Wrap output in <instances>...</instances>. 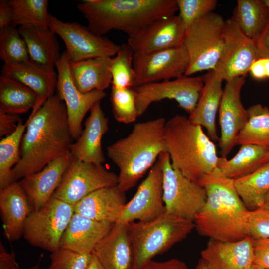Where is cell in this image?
<instances>
[{
    "mask_svg": "<svg viewBox=\"0 0 269 269\" xmlns=\"http://www.w3.org/2000/svg\"><path fill=\"white\" fill-rule=\"evenodd\" d=\"M84 125L79 137L71 144L70 152L78 160L102 165L105 162L102 139L108 130V118L105 115L100 101L92 107Z\"/></svg>",
    "mask_w": 269,
    "mask_h": 269,
    "instance_id": "cell-20",
    "label": "cell"
},
{
    "mask_svg": "<svg viewBox=\"0 0 269 269\" xmlns=\"http://www.w3.org/2000/svg\"><path fill=\"white\" fill-rule=\"evenodd\" d=\"M246 76L226 81L219 109L222 157H226L236 145V138L248 120V113L241 100V91Z\"/></svg>",
    "mask_w": 269,
    "mask_h": 269,
    "instance_id": "cell-17",
    "label": "cell"
},
{
    "mask_svg": "<svg viewBox=\"0 0 269 269\" xmlns=\"http://www.w3.org/2000/svg\"><path fill=\"white\" fill-rule=\"evenodd\" d=\"M125 204V193L117 186H110L88 195L74 206V210L92 220L115 224Z\"/></svg>",
    "mask_w": 269,
    "mask_h": 269,
    "instance_id": "cell-26",
    "label": "cell"
},
{
    "mask_svg": "<svg viewBox=\"0 0 269 269\" xmlns=\"http://www.w3.org/2000/svg\"><path fill=\"white\" fill-rule=\"evenodd\" d=\"M234 182L239 195L249 210L262 206L269 191V162L251 173L234 179Z\"/></svg>",
    "mask_w": 269,
    "mask_h": 269,
    "instance_id": "cell-33",
    "label": "cell"
},
{
    "mask_svg": "<svg viewBox=\"0 0 269 269\" xmlns=\"http://www.w3.org/2000/svg\"><path fill=\"white\" fill-rule=\"evenodd\" d=\"M74 158L70 152L67 153L19 182L34 211L39 209L51 199Z\"/></svg>",
    "mask_w": 269,
    "mask_h": 269,
    "instance_id": "cell-19",
    "label": "cell"
},
{
    "mask_svg": "<svg viewBox=\"0 0 269 269\" xmlns=\"http://www.w3.org/2000/svg\"><path fill=\"white\" fill-rule=\"evenodd\" d=\"M263 205L269 206V191L265 198Z\"/></svg>",
    "mask_w": 269,
    "mask_h": 269,
    "instance_id": "cell-54",
    "label": "cell"
},
{
    "mask_svg": "<svg viewBox=\"0 0 269 269\" xmlns=\"http://www.w3.org/2000/svg\"><path fill=\"white\" fill-rule=\"evenodd\" d=\"M55 68L57 71L56 94L65 104L70 131L73 139L76 140L82 132V122L86 114L106 94L99 90L82 93L78 90L71 77L65 51L56 62Z\"/></svg>",
    "mask_w": 269,
    "mask_h": 269,
    "instance_id": "cell-16",
    "label": "cell"
},
{
    "mask_svg": "<svg viewBox=\"0 0 269 269\" xmlns=\"http://www.w3.org/2000/svg\"><path fill=\"white\" fill-rule=\"evenodd\" d=\"M253 248L254 264L269 269V238L254 239Z\"/></svg>",
    "mask_w": 269,
    "mask_h": 269,
    "instance_id": "cell-43",
    "label": "cell"
},
{
    "mask_svg": "<svg viewBox=\"0 0 269 269\" xmlns=\"http://www.w3.org/2000/svg\"><path fill=\"white\" fill-rule=\"evenodd\" d=\"M204 86L203 76H183L134 88L138 116L142 115L154 102L165 99L175 100L179 106L190 114L194 110Z\"/></svg>",
    "mask_w": 269,
    "mask_h": 269,
    "instance_id": "cell-12",
    "label": "cell"
},
{
    "mask_svg": "<svg viewBox=\"0 0 269 269\" xmlns=\"http://www.w3.org/2000/svg\"><path fill=\"white\" fill-rule=\"evenodd\" d=\"M92 255L59 248L51 253L47 269H86Z\"/></svg>",
    "mask_w": 269,
    "mask_h": 269,
    "instance_id": "cell-41",
    "label": "cell"
},
{
    "mask_svg": "<svg viewBox=\"0 0 269 269\" xmlns=\"http://www.w3.org/2000/svg\"><path fill=\"white\" fill-rule=\"evenodd\" d=\"M223 38L221 55L214 71L225 81L246 76L253 62L259 58L254 41L231 18L225 20Z\"/></svg>",
    "mask_w": 269,
    "mask_h": 269,
    "instance_id": "cell-13",
    "label": "cell"
},
{
    "mask_svg": "<svg viewBox=\"0 0 269 269\" xmlns=\"http://www.w3.org/2000/svg\"><path fill=\"white\" fill-rule=\"evenodd\" d=\"M118 179V175L102 164L86 162L74 158L52 197L74 206L97 190L117 186Z\"/></svg>",
    "mask_w": 269,
    "mask_h": 269,
    "instance_id": "cell-11",
    "label": "cell"
},
{
    "mask_svg": "<svg viewBox=\"0 0 269 269\" xmlns=\"http://www.w3.org/2000/svg\"><path fill=\"white\" fill-rule=\"evenodd\" d=\"M0 57L4 63L30 59L24 40L18 29L12 24L0 30Z\"/></svg>",
    "mask_w": 269,
    "mask_h": 269,
    "instance_id": "cell-38",
    "label": "cell"
},
{
    "mask_svg": "<svg viewBox=\"0 0 269 269\" xmlns=\"http://www.w3.org/2000/svg\"><path fill=\"white\" fill-rule=\"evenodd\" d=\"M23 134L19 162L12 169L15 182L41 170L70 152L73 143L66 107L56 94L37 111L32 109Z\"/></svg>",
    "mask_w": 269,
    "mask_h": 269,
    "instance_id": "cell-1",
    "label": "cell"
},
{
    "mask_svg": "<svg viewBox=\"0 0 269 269\" xmlns=\"http://www.w3.org/2000/svg\"><path fill=\"white\" fill-rule=\"evenodd\" d=\"M250 269H266L259 266H257L253 263Z\"/></svg>",
    "mask_w": 269,
    "mask_h": 269,
    "instance_id": "cell-55",
    "label": "cell"
},
{
    "mask_svg": "<svg viewBox=\"0 0 269 269\" xmlns=\"http://www.w3.org/2000/svg\"><path fill=\"white\" fill-rule=\"evenodd\" d=\"M237 154L231 159L219 157L217 168L226 177L236 179L247 175L259 168L262 159L269 151L264 146L254 144L240 145Z\"/></svg>",
    "mask_w": 269,
    "mask_h": 269,
    "instance_id": "cell-31",
    "label": "cell"
},
{
    "mask_svg": "<svg viewBox=\"0 0 269 269\" xmlns=\"http://www.w3.org/2000/svg\"><path fill=\"white\" fill-rule=\"evenodd\" d=\"M34 211L19 182L0 190V211L4 235L9 241L23 236L26 220Z\"/></svg>",
    "mask_w": 269,
    "mask_h": 269,
    "instance_id": "cell-24",
    "label": "cell"
},
{
    "mask_svg": "<svg viewBox=\"0 0 269 269\" xmlns=\"http://www.w3.org/2000/svg\"><path fill=\"white\" fill-rule=\"evenodd\" d=\"M74 213L73 205L52 197L29 215L23 236L31 245L52 253L59 248L61 238Z\"/></svg>",
    "mask_w": 269,
    "mask_h": 269,
    "instance_id": "cell-9",
    "label": "cell"
},
{
    "mask_svg": "<svg viewBox=\"0 0 269 269\" xmlns=\"http://www.w3.org/2000/svg\"><path fill=\"white\" fill-rule=\"evenodd\" d=\"M111 63L110 57L69 62L71 77L78 90L82 93L104 91L112 84Z\"/></svg>",
    "mask_w": 269,
    "mask_h": 269,
    "instance_id": "cell-28",
    "label": "cell"
},
{
    "mask_svg": "<svg viewBox=\"0 0 269 269\" xmlns=\"http://www.w3.org/2000/svg\"><path fill=\"white\" fill-rule=\"evenodd\" d=\"M188 63L183 45L148 53H134L135 79L133 88L184 76Z\"/></svg>",
    "mask_w": 269,
    "mask_h": 269,
    "instance_id": "cell-15",
    "label": "cell"
},
{
    "mask_svg": "<svg viewBox=\"0 0 269 269\" xmlns=\"http://www.w3.org/2000/svg\"><path fill=\"white\" fill-rule=\"evenodd\" d=\"M264 1L267 5V6L269 7V0H264Z\"/></svg>",
    "mask_w": 269,
    "mask_h": 269,
    "instance_id": "cell-57",
    "label": "cell"
},
{
    "mask_svg": "<svg viewBox=\"0 0 269 269\" xmlns=\"http://www.w3.org/2000/svg\"><path fill=\"white\" fill-rule=\"evenodd\" d=\"M249 72L251 77L257 80L267 79L263 58H259L255 60L251 65Z\"/></svg>",
    "mask_w": 269,
    "mask_h": 269,
    "instance_id": "cell-49",
    "label": "cell"
},
{
    "mask_svg": "<svg viewBox=\"0 0 269 269\" xmlns=\"http://www.w3.org/2000/svg\"><path fill=\"white\" fill-rule=\"evenodd\" d=\"M134 54V50L128 43L119 46L116 55L112 58V87L118 89L133 88L135 79L133 67Z\"/></svg>",
    "mask_w": 269,
    "mask_h": 269,
    "instance_id": "cell-37",
    "label": "cell"
},
{
    "mask_svg": "<svg viewBox=\"0 0 269 269\" xmlns=\"http://www.w3.org/2000/svg\"><path fill=\"white\" fill-rule=\"evenodd\" d=\"M248 120L236 138V145L254 144L269 148V109L261 104L247 109Z\"/></svg>",
    "mask_w": 269,
    "mask_h": 269,
    "instance_id": "cell-34",
    "label": "cell"
},
{
    "mask_svg": "<svg viewBox=\"0 0 269 269\" xmlns=\"http://www.w3.org/2000/svg\"><path fill=\"white\" fill-rule=\"evenodd\" d=\"M164 138L172 167L191 181L198 183L217 168L216 145L186 116L177 114L166 122Z\"/></svg>",
    "mask_w": 269,
    "mask_h": 269,
    "instance_id": "cell-5",
    "label": "cell"
},
{
    "mask_svg": "<svg viewBox=\"0 0 269 269\" xmlns=\"http://www.w3.org/2000/svg\"><path fill=\"white\" fill-rule=\"evenodd\" d=\"M178 15L187 30L197 20L203 18L216 8V0H176Z\"/></svg>",
    "mask_w": 269,
    "mask_h": 269,
    "instance_id": "cell-40",
    "label": "cell"
},
{
    "mask_svg": "<svg viewBox=\"0 0 269 269\" xmlns=\"http://www.w3.org/2000/svg\"><path fill=\"white\" fill-rule=\"evenodd\" d=\"M195 269H212L210 265L203 259L201 258Z\"/></svg>",
    "mask_w": 269,
    "mask_h": 269,
    "instance_id": "cell-51",
    "label": "cell"
},
{
    "mask_svg": "<svg viewBox=\"0 0 269 269\" xmlns=\"http://www.w3.org/2000/svg\"><path fill=\"white\" fill-rule=\"evenodd\" d=\"M203 77V87L197 105L188 118L192 123L204 127L212 140L218 141L216 117L223 93V80L214 70L208 71Z\"/></svg>",
    "mask_w": 269,
    "mask_h": 269,
    "instance_id": "cell-27",
    "label": "cell"
},
{
    "mask_svg": "<svg viewBox=\"0 0 269 269\" xmlns=\"http://www.w3.org/2000/svg\"><path fill=\"white\" fill-rule=\"evenodd\" d=\"M187 28L179 16L163 18L129 36L128 43L134 53H148L183 45Z\"/></svg>",
    "mask_w": 269,
    "mask_h": 269,
    "instance_id": "cell-18",
    "label": "cell"
},
{
    "mask_svg": "<svg viewBox=\"0 0 269 269\" xmlns=\"http://www.w3.org/2000/svg\"><path fill=\"white\" fill-rule=\"evenodd\" d=\"M140 269H189L186 264L177 258L164 261L153 260L145 264Z\"/></svg>",
    "mask_w": 269,
    "mask_h": 269,
    "instance_id": "cell-45",
    "label": "cell"
},
{
    "mask_svg": "<svg viewBox=\"0 0 269 269\" xmlns=\"http://www.w3.org/2000/svg\"><path fill=\"white\" fill-rule=\"evenodd\" d=\"M1 75L15 79L33 90L38 96L40 107L55 94L57 73L54 68L39 64L31 59L18 63H4Z\"/></svg>",
    "mask_w": 269,
    "mask_h": 269,
    "instance_id": "cell-23",
    "label": "cell"
},
{
    "mask_svg": "<svg viewBox=\"0 0 269 269\" xmlns=\"http://www.w3.org/2000/svg\"><path fill=\"white\" fill-rule=\"evenodd\" d=\"M28 123V119L25 123L20 121L16 130L0 141V190L15 182L12 169L20 160L22 139Z\"/></svg>",
    "mask_w": 269,
    "mask_h": 269,
    "instance_id": "cell-35",
    "label": "cell"
},
{
    "mask_svg": "<svg viewBox=\"0 0 269 269\" xmlns=\"http://www.w3.org/2000/svg\"><path fill=\"white\" fill-rule=\"evenodd\" d=\"M86 269H104L96 256L92 253L90 262Z\"/></svg>",
    "mask_w": 269,
    "mask_h": 269,
    "instance_id": "cell-50",
    "label": "cell"
},
{
    "mask_svg": "<svg viewBox=\"0 0 269 269\" xmlns=\"http://www.w3.org/2000/svg\"><path fill=\"white\" fill-rule=\"evenodd\" d=\"M165 213L162 163L158 157L134 195L124 205L116 223L128 224L135 221H149Z\"/></svg>",
    "mask_w": 269,
    "mask_h": 269,
    "instance_id": "cell-14",
    "label": "cell"
},
{
    "mask_svg": "<svg viewBox=\"0 0 269 269\" xmlns=\"http://www.w3.org/2000/svg\"><path fill=\"white\" fill-rule=\"evenodd\" d=\"M231 18L254 40L269 21V7L264 0H238Z\"/></svg>",
    "mask_w": 269,
    "mask_h": 269,
    "instance_id": "cell-32",
    "label": "cell"
},
{
    "mask_svg": "<svg viewBox=\"0 0 269 269\" xmlns=\"http://www.w3.org/2000/svg\"><path fill=\"white\" fill-rule=\"evenodd\" d=\"M267 79L269 78V58H263Z\"/></svg>",
    "mask_w": 269,
    "mask_h": 269,
    "instance_id": "cell-52",
    "label": "cell"
},
{
    "mask_svg": "<svg viewBox=\"0 0 269 269\" xmlns=\"http://www.w3.org/2000/svg\"><path fill=\"white\" fill-rule=\"evenodd\" d=\"M0 269H19L13 252H9L0 243Z\"/></svg>",
    "mask_w": 269,
    "mask_h": 269,
    "instance_id": "cell-47",
    "label": "cell"
},
{
    "mask_svg": "<svg viewBox=\"0 0 269 269\" xmlns=\"http://www.w3.org/2000/svg\"><path fill=\"white\" fill-rule=\"evenodd\" d=\"M246 230L247 236L254 240L269 238V206L249 210Z\"/></svg>",
    "mask_w": 269,
    "mask_h": 269,
    "instance_id": "cell-42",
    "label": "cell"
},
{
    "mask_svg": "<svg viewBox=\"0 0 269 269\" xmlns=\"http://www.w3.org/2000/svg\"><path fill=\"white\" fill-rule=\"evenodd\" d=\"M21 120L19 115L0 111V137L2 138L11 134Z\"/></svg>",
    "mask_w": 269,
    "mask_h": 269,
    "instance_id": "cell-44",
    "label": "cell"
},
{
    "mask_svg": "<svg viewBox=\"0 0 269 269\" xmlns=\"http://www.w3.org/2000/svg\"><path fill=\"white\" fill-rule=\"evenodd\" d=\"M48 27L64 41L70 62L115 56L119 48L108 38L98 36L76 22H64L50 14Z\"/></svg>",
    "mask_w": 269,
    "mask_h": 269,
    "instance_id": "cell-10",
    "label": "cell"
},
{
    "mask_svg": "<svg viewBox=\"0 0 269 269\" xmlns=\"http://www.w3.org/2000/svg\"><path fill=\"white\" fill-rule=\"evenodd\" d=\"M163 171V200L166 213L194 222L207 200L206 191L174 169L167 152L160 155Z\"/></svg>",
    "mask_w": 269,
    "mask_h": 269,
    "instance_id": "cell-8",
    "label": "cell"
},
{
    "mask_svg": "<svg viewBox=\"0 0 269 269\" xmlns=\"http://www.w3.org/2000/svg\"><path fill=\"white\" fill-rule=\"evenodd\" d=\"M114 225L96 221L74 213L61 238L59 248L80 253L92 254Z\"/></svg>",
    "mask_w": 269,
    "mask_h": 269,
    "instance_id": "cell-25",
    "label": "cell"
},
{
    "mask_svg": "<svg viewBox=\"0 0 269 269\" xmlns=\"http://www.w3.org/2000/svg\"><path fill=\"white\" fill-rule=\"evenodd\" d=\"M39 97L31 89L19 81L0 76V111L20 115L40 108Z\"/></svg>",
    "mask_w": 269,
    "mask_h": 269,
    "instance_id": "cell-30",
    "label": "cell"
},
{
    "mask_svg": "<svg viewBox=\"0 0 269 269\" xmlns=\"http://www.w3.org/2000/svg\"><path fill=\"white\" fill-rule=\"evenodd\" d=\"M110 100L116 120L129 124L139 116L136 105V93L134 88L118 89L112 87Z\"/></svg>",
    "mask_w": 269,
    "mask_h": 269,
    "instance_id": "cell-39",
    "label": "cell"
},
{
    "mask_svg": "<svg viewBox=\"0 0 269 269\" xmlns=\"http://www.w3.org/2000/svg\"><path fill=\"white\" fill-rule=\"evenodd\" d=\"M254 41L259 58H269V21Z\"/></svg>",
    "mask_w": 269,
    "mask_h": 269,
    "instance_id": "cell-46",
    "label": "cell"
},
{
    "mask_svg": "<svg viewBox=\"0 0 269 269\" xmlns=\"http://www.w3.org/2000/svg\"><path fill=\"white\" fill-rule=\"evenodd\" d=\"M18 30L26 43L30 59L41 65L55 68L62 54L56 34L49 28L33 25L20 26Z\"/></svg>",
    "mask_w": 269,
    "mask_h": 269,
    "instance_id": "cell-29",
    "label": "cell"
},
{
    "mask_svg": "<svg viewBox=\"0 0 269 269\" xmlns=\"http://www.w3.org/2000/svg\"><path fill=\"white\" fill-rule=\"evenodd\" d=\"M92 253L104 269H134V253L128 224L115 223Z\"/></svg>",
    "mask_w": 269,
    "mask_h": 269,
    "instance_id": "cell-22",
    "label": "cell"
},
{
    "mask_svg": "<svg viewBox=\"0 0 269 269\" xmlns=\"http://www.w3.org/2000/svg\"><path fill=\"white\" fill-rule=\"evenodd\" d=\"M225 22L221 15L213 12L187 30L183 43L189 60L185 76L215 69L223 49Z\"/></svg>",
    "mask_w": 269,
    "mask_h": 269,
    "instance_id": "cell-7",
    "label": "cell"
},
{
    "mask_svg": "<svg viewBox=\"0 0 269 269\" xmlns=\"http://www.w3.org/2000/svg\"><path fill=\"white\" fill-rule=\"evenodd\" d=\"M28 269H40V268H39V265H37L36 266L30 267Z\"/></svg>",
    "mask_w": 269,
    "mask_h": 269,
    "instance_id": "cell-56",
    "label": "cell"
},
{
    "mask_svg": "<svg viewBox=\"0 0 269 269\" xmlns=\"http://www.w3.org/2000/svg\"><path fill=\"white\" fill-rule=\"evenodd\" d=\"M253 242L249 236L233 242L210 239L201 258L212 269H250L254 263Z\"/></svg>",
    "mask_w": 269,
    "mask_h": 269,
    "instance_id": "cell-21",
    "label": "cell"
},
{
    "mask_svg": "<svg viewBox=\"0 0 269 269\" xmlns=\"http://www.w3.org/2000/svg\"><path fill=\"white\" fill-rule=\"evenodd\" d=\"M198 183L205 188L207 200L194 221L198 232L222 242L248 237L249 210L236 189L234 179L226 177L216 168L202 177Z\"/></svg>",
    "mask_w": 269,
    "mask_h": 269,
    "instance_id": "cell-2",
    "label": "cell"
},
{
    "mask_svg": "<svg viewBox=\"0 0 269 269\" xmlns=\"http://www.w3.org/2000/svg\"><path fill=\"white\" fill-rule=\"evenodd\" d=\"M13 9L12 25H33L48 27L49 13L47 0H10Z\"/></svg>",
    "mask_w": 269,
    "mask_h": 269,
    "instance_id": "cell-36",
    "label": "cell"
},
{
    "mask_svg": "<svg viewBox=\"0 0 269 269\" xmlns=\"http://www.w3.org/2000/svg\"><path fill=\"white\" fill-rule=\"evenodd\" d=\"M77 8L87 20V27L101 36L112 30L131 36L178 11L176 0H86Z\"/></svg>",
    "mask_w": 269,
    "mask_h": 269,
    "instance_id": "cell-3",
    "label": "cell"
},
{
    "mask_svg": "<svg viewBox=\"0 0 269 269\" xmlns=\"http://www.w3.org/2000/svg\"><path fill=\"white\" fill-rule=\"evenodd\" d=\"M13 9L9 0H0V29L12 24Z\"/></svg>",
    "mask_w": 269,
    "mask_h": 269,
    "instance_id": "cell-48",
    "label": "cell"
},
{
    "mask_svg": "<svg viewBox=\"0 0 269 269\" xmlns=\"http://www.w3.org/2000/svg\"><path fill=\"white\" fill-rule=\"evenodd\" d=\"M163 117L135 124L126 137L107 148L109 158L119 169L117 187L125 192L135 186L145 172L166 152Z\"/></svg>",
    "mask_w": 269,
    "mask_h": 269,
    "instance_id": "cell-4",
    "label": "cell"
},
{
    "mask_svg": "<svg viewBox=\"0 0 269 269\" xmlns=\"http://www.w3.org/2000/svg\"><path fill=\"white\" fill-rule=\"evenodd\" d=\"M269 162V151L268 152L267 154L264 156V157L262 159L260 164L261 165H263V164Z\"/></svg>",
    "mask_w": 269,
    "mask_h": 269,
    "instance_id": "cell-53",
    "label": "cell"
},
{
    "mask_svg": "<svg viewBox=\"0 0 269 269\" xmlns=\"http://www.w3.org/2000/svg\"><path fill=\"white\" fill-rule=\"evenodd\" d=\"M134 253V269L145 264L185 239L195 228L194 222L166 213L146 222L128 224Z\"/></svg>",
    "mask_w": 269,
    "mask_h": 269,
    "instance_id": "cell-6",
    "label": "cell"
}]
</instances>
